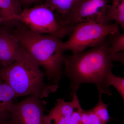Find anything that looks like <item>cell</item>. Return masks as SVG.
<instances>
[{
  "mask_svg": "<svg viewBox=\"0 0 124 124\" xmlns=\"http://www.w3.org/2000/svg\"><path fill=\"white\" fill-rule=\"evenodd\" d=\"M56 101L49 114L44 116L43 124H70L75 107L74 100L68 102L59 99Z\"/></svg>",
  "mask_w": 124,
  "mask_h": 124,
  "instance_id": "9c48e42d",
  "label": "cell"
},
{
  "mask_svg": "<svg viewBox=\"0 0 124 124\" xmlns=\"http://www.w3.org/2000/svg\"><path fill=\"white\" fill-rule=\"evenodd\" d=\"M80 119L82 124H91V119L88 111L81 108L80 109Z\"/></svg>",
  "mask_w": 124,
  "mask_h": 124,
  "instance_id": "ac0fdd59",
  "label": "cell"
},
{
  "mask_svg": "<svg viewBox=\"0 0 124 124\" xmlns=\"http://www.w3.org/2000/svg\"><path fill=\"white\" fill-rule=\"evenodd\" d=\"M9 29L24 50L43 68L48 80L58 85L66 51L62 39L52 35L35 33L21 23Z\"/></svg>",
  "mask_w": 124,
  "mask_h": 124,
  "instance_id": "7a4b0ae2",
  "label": "cell"
},
{
  "mask_svg": "<svg viewBox=\"0 0 124 124\" xmlns=\"http://www.w3.org/2000/svg\"><path fill=\"white\" fill-rule=\"evenodd\" d=\"M22 7L25 8H29L32 5L35 4H41L45 0H19Z\"/></svg>",
  "mask_w": 124,
  "mask_h": 124,
  "instance_id": "d6986e66",
  "label": "cell"
},
{
  "mask_svg": "<svg viewBox=\"0 0 124 124\" xmlns=\"http://www.w3.org/2000/svg\"><path fill=\"white\" fill-rule=\"evenodd\" d=\"M46 102L28 96L14 103L9 115L10 124H43Z\"/></svg>",
  "mask_w": 124,
  "mask_h": 124,
  "instance_id": "52a82bcc",
  "label": "cell"
},
{
  "mask_svg": "<svg viewBox=\"0 0 124 124\" xmlns=\"http://www.w3.org/2000/svg\"><path fill=\"white\" fill-rule=\"evenodd\" d=\"M110 86L113 85L119 93L123 100H124V78L118 77L111 73L108 79Z\"/></svg>",
  "mask_w": 124,
  "mask_h": 124,
  "instance_id": "2e32d148",
  "label": "cell"
},
{
  "mask_svg": "<svg viewBox=\"0 0 124 124\" xmlns=\"http://www.w3.org/2000/svg\"><path fill=\"white\" fill-rule=\"evenodd\" d=\"M110 0H76L74 6L68 14L60 16L68 25L93 22L108 24L107 11Z\"/></svg>",
  "mask_w": 124,
  "mask_h": 124,
  "instance_id": "8992f818",
  "label": "cell"
},
{
  "mask_svg": "<svg viewBox=\"0 0 124 124\" xmlns=\"http://www.w3.org/2000/svg\"><path fill=\"white\" fill-rule=\"evenodd\" d=\"M76 0H45L44 3L59 16L65 15L71 11Z\"/></svg>",
  "mask_w": 124,
  "mask_h": 124,
  "instance_id": "5bb4252c",
  "label": "cell"
},
{
  "mask_svg": "<svg viewBox=\"0 0 124 124\" xmlns=\"http://www.w3.org/2000/svg\"><path fill=\"white\" fill-rule=\"evenodd\" d=\"M115 61L105 42L87 51L65 55L64 73L70 81L71 94L77 93L81 84L91 83L96 85L99 94L111 95L108 79Z\"/></svg>",
  "mask_w": 124,
  "mask_h": 124,
  "instance_id": "6da1fadb",
  "label": "cell"
},
{
  "mask_svg": "<svg viewBox=\"0 0 124 124\" xmlns=\"http://www.w3.org/2000/svg\"><path fill=\"white\" fill-rule=\"evenodd\" d=\"M9 115V114L0 115V124H10Z\"/></svg>",
  "mask_w": 124,
  "mask_h": 124,
  "instance_id": "44dd1931",
  "label": "cell"
},
{
  "mask_svg": "<svg viewBox=\"0 0 124 124\" xmlns=\"http://www.w3.org/2000/svg\"><path fill=\"white\" fill-rule=\"evenodd\" d=\"M72 95L73 99L75 103V107L72 115L70 124H82L80 119V109L81 107L76 94Z\"/></svg>",
  "mask_w": 124,
  "mask_h": 124,
  "instance_id": "e0dca14e",
  "label": "cell"
},
{
  "mask_svg": "<svg viewBox=\"0 0 124 124\" xmlns=\"http://www.w3.org/2000/svg\"><path fill=\"white\" fill-rule=\"evenodd\" d=\"M45 75L39 64L24 49L20 58L11 65L4 67L0 63V80L11 87L16 98L28 96L42 99L56 92L58 85L45 83Z\"/></svg>",
  "mask_w": 124,
  "mask_h": 124,
  "instance_id": "3957f363",
  "label": "cell"
},
{
  "mask_svg": "<svg viewBox=\"0 0 124 124\" xmlns=\"http://www.w3.org/2000/svg\"><path fill=\"white\" fill-rule=\"evenodd\" d=\"M16 98L11 87L0 80V115L9 114Z\"/></svg>",
  "mask_w": 124,
  "mask_h": 124,
  "instance_id": "8fae6325",
  "label": "cell"
},
{
  "mask_svg": "<svg viewBox=\"0 0 124 124\" xmlns=\"http://www.w3.org/2000/svg\"><path fill=\"white\" fill-rule=\"evenodd\" d=\"M23 48L9 29L0 27V63L4 67L11 65L20 58Z\"/></svg>",
  "mask_w": 124,
  "mask_h": 124,
  "instance_id": "ba28073f",
  "label": "cell"
},
{
  "mask_svg": "<svg viewBox=\"0 0 124 124\" xmlns=\"http://www.w3.org/2000/svg\"><path fill=\"white\" fill-rule=\"evenodd\" d=\"M110 44L108 46L109 52L116 61L124 63V34L120 32L109 36Z\"/></svg>",
  "mask_w": 124,
  "mask_h": 124,
  "instance_id": "4fadbf2b",
  "label": "cell"
},
{
  "mask_svg": "<svg viewBox=\"0 0 124 124\" xmlns=\"http://www.w3.org/2000/svg\"><path fill=\"white\" fill-rule=\"evenodd\" d=\"M99 98L98 103L91 109L99 117L103 124H107L110 120V117L108 110V104H106L103 102L102 95L99 94Z\"/></svg>",
  "mask_w": 124,
  "mask_h": 124,
  "instance_id": "9a60e30c",
  "label": "cell"
},
{
  "mask_svg": "<svg viewBox=\"0 0 124 124\" xmlns=\"http://www.w3.org/2000/svg\"><path fill=\"white\" fill-rule=\"evenodd\" d=\"M107 11V18L109 23L115 21L122 29L124 28V0H110Z\"/></svg>",
  "mask_w": 124,
  "mask_h": 124,
  "instance_id": "7c38bea8",
  "label": "cell"
},
{
  "mask_svg": "<svg viewBox=\"0 0 124 124\" xmlns=\"http://www.w3.org/2000/svg\"><path fill=\"white\" fill-rule=\"evenodd\" d=\"M5 23V20L2 18L0 17V25L1 26H2Z\"/></svg>",
  "mask_w": 124,
  "mask_h": 124,
  "instance_id": "7402d4cb",
  "label": "cell"
},
{
  "mask_svg": "<svg viewBox=\"0 0 124 124\" xmlns=\"http://www.w3.org/2000/svg\"><path fill=\"white\" fill-rule=\"evenodd\" d=\"M119 30V26L116 23L103 24L88 22L78 23L73 27L68 40L63 42L64 49L72 54L81 53L102 44L107 37Z\"/></svg>",
  "mask_w": 124,
  "mask_h": 124,
  "instance_id": "5b68a950",
  "label": "cell"
},
{
  "mask_svg": "<svg viewBox=\"0 0 124 124\" xmlns=\"http://www.w3.org/2000/svg\"><path fill=\"white\" fill-rule=\"evenodd\" d=\"M22 8L19 0H0V17L5 20L1 26L10 29L18 25L20 23L15 18L22 12Z\"/></svg>",
  "mask_w": 124,
  "mask_h": 124,
  "instance_id": "30bf717a",
  "label": "cell"
},
{
  "mask_svg": "<svg viewBox=\"0 0 124 124\" xmlns=\"http://www.w3.org/2000/svg\"><path fill=\"white\" fill-rule=\"evenodd\" d=\"M91 119V124H103L99 117L95 115L92 109L88 110Z\"/></svg>",
  "mask_w": 124,
  "mask_h": 124,
  "instance_id": "ffe728a7",
  "label": "cell"
},
{
  "mask_svg": "<svg viewBox=\"0 0 124 124\" xmlns=\"http://www.w3.org/2000/svg\"><path fill=\"white\" fill-rule=\"evenodd\" d=\"M15 20L32 31L62 39L69 35L74 26L66 24L44 3L23 9Z\"/></svg>",
  "mask_w": 124,
  "mask_h": 124,
  "instance_id": "277c9868",
  "label": "cell"
}]
</instances>
